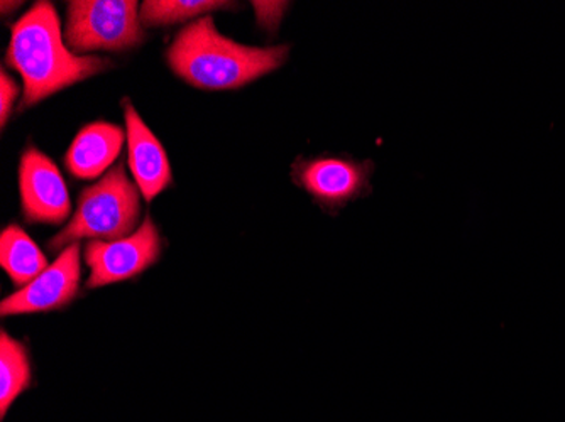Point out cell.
I'll return each instance as SVG.
<instances>
[{
    "label": "cell",
    "instance_id": "obj_1",
    "mask_svg": "<svg viewBox=\"0 0 565 422\" xmlns=\"http://www.w3.org/2000/svg\"><path fill=\"white\" fill-rule=\"evenodd\" d=\"M168 63L180 78L202 90H236L281 68L290 44L254 47L222 36L212 18L186 25L168 47Z\"/></svg>",
    "mask_w": 565,
    "mask_h": 422
},
{
    "label": "cell",
    "instance_id": "obj_13",
    "mask_svg": "<svg viewBox=\"0 0 565 422\" xmlns=\"http://www.w3.org/2000/svg\"><path fill=\"white\" fill-rule=\"evenodd\" d=\"M227 2L217 0H148L139 9V19L145 25H168L186 19L200 18L205 12L228 8Z\"/></svg>",
    "mask_w": 565,
    "mask_h": 422
},
{
    "label": "cell",
    "instance_id": "obj_7",
    "mask_svg": "<svg viewBox=\"0 0 565 422\" xmlns=\"http://www.w3.org/2000/svg\"><path fill=\"white\" fill-rule=\"evenodd\" d=\"M22 215L30 224H63L72 212L68 188L53 161L38 149L22 154L19 166Z\"/></svg>",
    "mask_w": 565,
    "mask_h": 422
},
{
    "label": "cell",
    "instance_id": "obj_2",
    "mask_svg": "<svg viewBox=\"0 0 565 422\" xmlns=\"http://www.w3.org/2000/svg\"><path fill=\"white\" fill-rule=\"evenodd\" d=\"M6 62L24 82L21 109L110 68L104 58L78 56L65 46L58 14L50 2H36L15 22Z\"/></svg>",
    "mask_w": 565,
    "mask_h": 422
},
{
    "label": "cell",
    "instance_id": "obj_12",
    "mask_svg": "<svg viewBox=\"0 0 565 422\" xmlns=\"http://www.w3.org/2000/svg\"><path fill=\"white\" fill-rule=\"evenodd\" d=\"M31 383L30 355L24 345L11 338L8 333L0 335V414L4 418L15 399Z\"/></svg>",
    "mask_w": 565,
    "mask_h": 422
},
{
    "label": "cell",
    "instance_id": "obj_11",
    "mask_svg": "<svg viewBox=\"0 0 565 422\" xmlns=\"http://www.w3.org/2000/svg\"><path fill=\"white\" fill-rule=\"evenodd\" d=\"M0 263L15 285L33 282L47 266L46 256L18 225H9L0 237Z\"/></svg>",
    "mask_w": 565,
    "mask_h": 422
},
{
    "label": "cell",
    "instance_id": "obj_9",
    "mask_svg": "<svg viewBox=\"0 0 565 422\" xmlns=\"http://www.w3.org/2000/svg\"><path fill=\"white\" fill-rule=\"evenodd\" d=\"M126 113L127 149H129V167L146 202L157 198L170 186L171 167L163 145L142 122L138 110L131 101H124Z\"/></svg>",
    "mask_w": 565,
    "mask_h": 422
},
{
    "label": "cell",
    "instance_id": "obj_5",
    "mask_svg": "<svg viewBox=\"0 0 565 422\" xmlns=\"http://www.w3.org/2000/svg\"><path fill=\"white\" fill-rule=\"evenodd\" d=\"M374 167L373 161L323 152L313 158H298L291 164V181L320 208L338 214L354 199L370 195Z\"/></svg>",
    "mask_w": 565,
    "mask_h": 422
},
{
    "label": "cell",
    "instance_id": "obj_14",
    "mask_svg": "<svg viewBox=\"0 0 565 422\" xmlns=\"http://www.w3.org/2000/svg\"><path fill=\"white\" fill-rule=\"evenodd\" d=\"M18 94L19 88L15 82L12 80L8 73L2 72V75H0V123H2V127H6V123H8Z\"/></svg>",
    "mask_w": 565,
    "mask_h": 422
},
{
    "label": "cell",
    "instance_id": "obj_3",
    "mask_svg": "<svg viewBox=\"0 0 565 422\" xmlns=\"http://www.w3.org/2000/svg\"><path fill=\"white\" fill-rule=\"evenodd\" d=\"M138 184L131 183L122 164L113 167L90 188L82 192L70 224L51 240V250H62L82 239L116 242L129 237L138 225Z\"/></svg>",
    "mask_w": 565,
    "mask_h": 422
},
{
    "label": "cell",
    "instance_id": "obj_6",
    "mask_svg": "<svg viewBox=\"0 0 565 422\" xmlns=\"http://www.w3.org/2000/svg\"><path fill=\"white\" fill-rule=\"evenodd\" d=\"M160 253V231L149 217H146L138 231L126 239L116 242L94 240L85 250V260L90 268L87 289L136 278L151 268Z\"/></svg>",
    "mask_w": 565,
    "mask_h": 422
},
{
    "label": "cell",
    "instance_id": "obj_8",
    "mask_svg": "<svg viewBox=\"0 0 565 422\" xmlns=\"http://www.w3.org/2000/svg\"><path fill=\"white\" fill-rule=\"evenodd\" d=\"M81 246L72 244L62 250L58 259L43 274L38 275L18 293L6 297L0 313L2 316H15L60 310L75 300L81 288Z\"/></svg>",
    "mask_w": 565,
    "mask_h": 422
},
{
    "label": "cell",
    "instance_id": "obj_10",
    "mask_svg": "<svg viewBox=\"0 0 565 422\" xmlns=\"http://www.w3.org/2000/svg\"><path fill=\"white\" fill-rule=\"evenodd\" d=\"M126 134L114 123L95 122L78 132L65 155L70 173L81 180H95L119 158Z\"/></svg>",
    "mask_w": 565,
    "mask_h": 422
},
{
    "label": "cell",
    "instance_id": "obj_4",
    "mask_svg": "<svg viewBox=\"0 0 565 422\" xmlns=\"http://www.w3.org/2000/svg\"><path fill=\"white\" fill-rule=\"evenodd\" d=\"M72 53L122 51L145 41L135 0H78L68 2L65 31Z\"/></svg>",
    "mask_w": 565,
    "mask_h": 422
}]
</instances>
